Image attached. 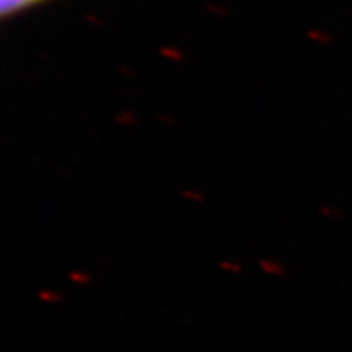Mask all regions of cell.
Wrapping results in <instances>:
<instances>
[{
  "label": "cell",
  "instance_id": "obj_1",
  "mask_svg": "<svg viewBox=\"0 0 352 352\" xmlns=\"http://www.w3.org/2000/svg\"><path fill=\"white\" fill-rule=\"evenodd\" d=\"M50 2L52 0H0V16L2 20L13 19V16H19L21 13Z\"/></svg>",
  "mask_w": 352,
  "mask_h": 352
},
{
  "label": "cell",
  "instance_id": "obj_2",
  "mask_svg": "<svg viewBox=\"0 0 352 352\" xmlns=\"http://www.w3.org/2000/svg\"><path fill=\"white\" fill-rule=\"evenodd\" d=\"M259 267L270 276L285 277V267L279 261H272V259H259Z\"/></svg>",
  "mask_w": 352,
  "mask_h": 352
},
{
  "label": "cell",
  "instance_id": "obj_3",
  "mask_svg": "<svg viewBox=\"0 0 352 352\" xmlns=\"http://www.w3.org/2000/svg\"><path fill=\"white\" fill-rule=\"evenodd\" d=\"M38 298L44 303H59L63 300V296H60L57 290H51V289H44L38 292Z\"/></svg>",
  "mask_w": 352,
  "mask_h": 352
},
{
  "label": "cell",
  "instance_id": "obj_4",
  "mask_svg": "<svg viewBox=\"0 0 352 352\" xmlns=\"http://www.w3.org/2000/svg\"><path fill=\"white\" fill-rule=\"evenodd\" d=\"M67 277L70 280H72V283H76V284H88V283H91V280H94V279H91L90 274H87V272H82V271L69 272Z\"/></svg>",
  "mask_w": 352,
  "mask_h": 352
},
{
  "label": "cell",
  "instance_id": "obj_5",
  "mask_svg": "<svg viewBox=\"0 0 352 352\" xmlns=\"http://www.w3.org/2000/svg\"><path fill=\"white\" fill-rule=\"evenodd\" d=\"M220 267L226 271L233 272V274H241V271H243V266H241L239 261H232V259H227V261L220 263Z\"/></svg>",
  "mask_w": 352,
  "mask_h": 352
}]
</instances>
